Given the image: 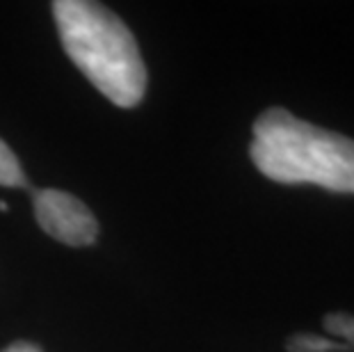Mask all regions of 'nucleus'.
<instances>
[{
    "instance_id": "7",
    "label": "nucleus",
    "mask_w": 354,
    "mask_h": 352,
    "mask_svg": "<svg viewBox=\"0 0 354 352\" xmlns=\"http://www.w3.org/2000/svg\"><path fill=\"white\" fill-rule=\"evenodd\" d=\"M3 352H41V348L28 341H17V343H12V346H7Z\"/></svg>"
},
{
    "instance_id": "6",
    "label": "nucleus",
    "mask_w": 354,
    "mask_h": 352,
    "mask_svg": "<svg viewBox=\"0 0 354 352\" xmlns=\"http://www.w3.org/2000/svg\"><path fill=\"white\" fill-rule=\"evenodd\" d=\"M322 325L329 334L338 336V339H345L343 343L350 346V350H354V313H327Z\"/></svg>"
},
{
    "instance_id": "3",
    "label": "nucleus",
    "mask_w": 354,
    "mask_h": 352,
    "mask_svg": "<svg viewBox=\"0 0 354 352\" xmlns=\"http://www.w3.org/2000/svg\"><path fill=\"white\" fill-rule=\"evenodd\" d=\"M32 208L39 227L50 238L69 247H89L99 238V222L78 197L44 188L32 192Z\"/></svg>"
},
{
    "instance_id": "4",
    "label": "nucleus",
    "mask_w": 354,
    "mask_h": 352,
    "mask_svg": "<svg viewBox=\"0 0 354 352\" xmlns=\"http://www.w3.org/2000/svg\"><path fill=\"white\" fill-rule=\"evenodd\" d=\"M288 352H350V346L341 341L325 339L318 334H292L286 341Z\"/></svg>"
},
{
    "instance_id": "2",
    "label": "nucleus",
    "mask_w": 354,
    "mask_h": 352,
    "mask_svg": "<svg viewBox=\"0 0 354 352\" xmlns=\"http://www.w3.org/2000/svg\"><path fill=\"white\" fill-rule=\"evenodd\" d=\"M250 156L256 169L277 183H313L329 192L354 194V140L268 108L252 126Z\"/></svg>"
},
{
    "instance_id": "1",
    "label": "nucleus",
    "mask_w": 354,
    "mask_h": 352,
    "mask_svg": "<svg viewBox=\"0 0 354 352\" xmlns=\"http://www.w3.org/2000/svg\"><path fill=\"white\" fill-rule=\"evenodd\" d=\"M53 17L66 55L105 99L119 108H135L145 99V59L115 12L92 0H57Z\"/></svg>"
},
{
    "instance_id": "5",
    "label": "nucleus",
    "mask_w": 354,
    "mask_h": 352,
    "mask_svg": "<svg viewBox=\"0 0 354 352\" xmlns=\"http://www.w3.org/2000/svg\"><path fill=\"white\" fill-rule=\"evenodd\" d=\"M0 185L3 188H28V178L21 169L17 154L0 138Z\"/></svg>"
}]
</instances>
